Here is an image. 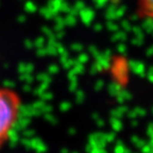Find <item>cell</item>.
I'll return each mask as SVG.
<instances>
[{"label":"cell","instance_id":"6da1fadb","mask_svg":"<svg viewBox=\"0 0 153 153\" xmlns=\"http://www.w3.org/2000/svg\"><path fill=\"white\" fill-rule=\"evenodd\" d=\"M22 101L20 95L10 87H0V150L9 141L18 121Z\"/></svg>","mask_w":153,"mask_h":153},{"label":"cell","instance_id":"7a4b0ae2","mask_svg":"<svg viewBox=\"0 0 153 153\" xmlns=\"http://www.w3.org/2000/svg\"><path fill=\"white\" fill-rule=\"evenodd\" d=\"M136 9L141 18L153 24V0H136Z\"/></svg>","mask_w":153,"mask_h":153}]
</instances>
